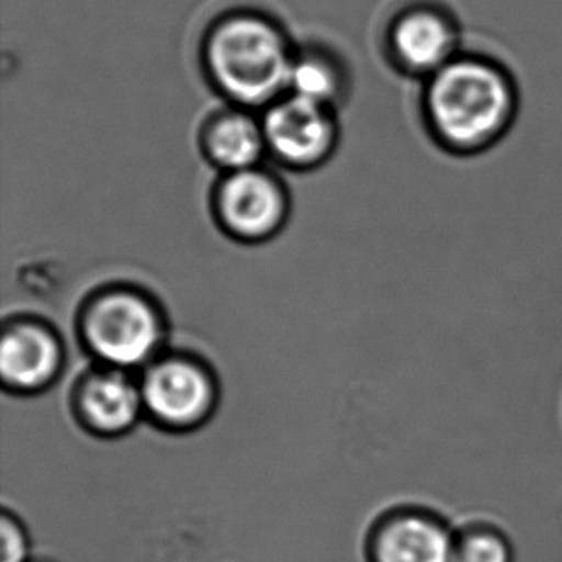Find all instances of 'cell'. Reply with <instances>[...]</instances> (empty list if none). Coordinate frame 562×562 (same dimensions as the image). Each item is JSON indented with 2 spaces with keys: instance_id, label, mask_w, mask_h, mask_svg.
<instances>
[{
  "instance_id": "obj_3",
  "label": "cell",
  "mask_w": 562,
  "mask_h": 562,
  "mask_svg": "<svg viewBox=\"0 0 562 562\" xmlns=\"http://www.w3.org/2000/svg\"><path fill=\"white\" fill-rule=\"evenodd\" d=\"M456 526L425 505L380 513L366 538L367 562H451Z\"/></svg>"
},
{
  "instance_id": "obj_1",
  "label": "cell",
  "mask_w": 562,
  "mask_h": 562,
  "mask_svg": "<svg viewBox=\"0 0 562 562\" xmlns=\"http://www.w3.org/2000/svg\"><path fill=\"white\" fill-rule=\"evenodd\" d=\"M517 81L499 61L461 54L436 71L425 94L426 125L449 154L490 153L517 123Z\"/></svg>"
},
{
  "instance_id": "obj_11",
  "label": "cell",
  "mask_w": 562,
  "mask_h": 562,
  "mask_svg": "<svg viewBox=\"0 0 562 562\" xmlns=\"http://www.w3.org/2000/svg\"><path fill=\"white\" fill-rule=\"evenodd\" d=\"M263 131L244 115H228L213 125L207 137V148L223 168L246 171L258 160L263 146Z\"/></svg>"
},
{
  "instance_id": "obj_6",
  "label": "cell",
  "mask_w": 562,
  "mask_h": 562,
  "mask_svg": "<svg viewBox=\"0 0 562 562\" xmlns=\"http://www.w3.org/2000/svg\"><path fill=\"white\" fill-rule=\"evenodd\" d=\"M263 135L282 160L310 164L327 153L333 127L321 104L294 97L269 112Z\"/></svg>"
},
{
  "instance_id": "obj_14",
  "label": "cell",
  "mask_w": 562,
  "mask_h": 562,
  "mask_svg": "<svg viewBox=\"0 0 562 562\" xmlns=\"http://www.w3.org/2000/svg\"><path fill=\"white\" fill-rule=\"evenodd\" d=\"M0 562H30L33 559L30 532L22 518L10 509L0 513Z\"/></svg>"
},
{
  "instance_id": "obj_15",
  "label": "cell",
  "mask_w": 562,
  "mask_h": 562,
  "mask_svg": "<svg viewBox=\"0 0 562 562\" xmlns=\"http://www.w3.org/2000/svg\"><path fill=\"white\" fill-rule=\"evenodd\" d=\"M30 562H58L54 561V559H38V557H33Z\"/></svg>"
},
{
  "instance_id": "obj_5",
  "label": "cell",
  "mask_w": 562,
  "mask_h": 562,
  "mask_svg": "<svg viewBox=\"0 0 562 562\" xmlns=\"http://www.w3.org/2000/svg\"><path fill=\"white\" fill-rule=\"evenodd\" d=\"M143 400L154 417L176 428L196 425L212 405L210 380L198 367L166 361L146 374Z\"/></svg>"
},
{
  "instance_id": "obj_4",
  "label": "cell",
  "mask_w": 562,
  "mask_h": 562,
  "mask_svg": "<svg viewBox=\"0 0 562 562\" xmlns=\"http://www.w3.org/2000/svg\"><path fill=\"white\" fill-rule=\"evenodd\" d=\"M85 333L97 356L115 367L145 363L160 344V321L143 297L115 292L100 297L89 315Z\"/></svg>"
},
{
  "instance_id": "obj_8",
  "label": "cell",
  "mask_w": 562,
  "mask_h": 562,
  "mask_svg": "<svg viewBox=\"0 0 562 562\" xmlns=\"http://www.w3.org/2000/svg\"><path fill=\"white\" fill-rule=\"evenodd\" d=\"M397 58L405 68L432 77L457 54V35L451 23L434 12H413L394 31Z\"/></svg>"
},
{
  "instance_id": "obj_13",
  "label": "cell",
  "mask_w": 562,
  "mask_h": 562,
  "mask_svg": "<svg viewBox=\"0 0 562 562\" xmlns=\"http://www.w3.org/2000/svg\"><path fill=\"white\" fill-rule=\"evenodd\" d=\"M289 85L297 99L325 104L336 91L335 74L317 60H302L292 64Z\"/></svg>"
},
{
  "instance_id": "obj_10",
  "label": "cell",
  "mask_w": 562,
  "mask_h": 562,
  "mask_svg": "<svg viewBox=\"0 0 562 562\" xmlns=\"http://www.w3.org/2000/svg\"><path fill=\"white\" fill-rule=\"evenodd\" d=\"M143 394L125 374H99L81 395V409L94 432L122 434L137 420Z\"/></svg>"
},
{
  "instance_id": "obj_2",
  "label": "cell",
  "mask_w": 562,
  "mask_h": 562,
  "mask_svg": "<svg viewBox=\"0 0 562 562\" xmlns=\"http://www.w3.org/2000/svg\"><path fill=\"white\" fill-rule=\"evenodd\" d=\"M210 64L225 91L263 102L289 85L292 61L279 33L258 20H233L212 38Z\"/></svg>"
},
{
  "instance_id": "obj_7",
  "label": "cell",
  "mask_w": 562,
  "mask_h": 562,
  "mask_svg": "<svg viewBox=\"0 0 562 562\" xmlns=\"http://www.w3.org/2000/svg\"><path fill=\"white\" fill-rule=\"evenodd\" d=\"M220 210L236 235L258 238L277 228L284 202L279 187L256 171H236L220 192Z\"/></svg>"
},
{
  "instance_id": "obj_9",
  "label": "cell",
  "mask_w": 562,
  "mask_h": 562,
  "mask_svg": "<svg viewBox=\"0 0 562 562\" xmlns=\"http://www.w3.org/2000/svg\"><path fill=\"white\" fill-rule=\"evenodd\" d=\"M58 361V346L43 328L22 325L4 336L0 371L10 386H43L53 379Z\"/></svg>"
},
{
  "instance_id": "obj_12",
  "label": "cell",
  "mask_w": 562,
  "mask_h": 562,
  "mask_svg": "<svg viewBox=\"0 0 562 562\" xmlns=\"http://www.w3.org/2000/svg\"><path fill=\"white\" fill-rule=\"evenodd\" d=\"M451 562H517V549L502 525L474 517L456 526Z\"/></svg>"
}]
</instances>
